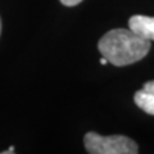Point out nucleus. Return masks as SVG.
<instances>
[{
	"mask_svg": "<svg viewBox=\"0 0 154 154\" xmlns=\"http://www.w3.org/2000/svg\"><path fill=\"white\" fill-rule=\"evenodd\" d=\"M134 102L145 113L154 116V81H148L143 89L135 93Z\"/></svg>",
	"mask_w": 154,
	"mask_h": 154,
	"instance_id": "20e7f679",
	"label": "nucleus"
},
{
	"mask_svg": "<svg viewBox=\"0 0 154 154\" xmlns=\"http://www.w3.org/2000/svg\"><path fill=\"white\" fill-rule=\"evenodd\" d=\"M84 144L90 154H136L139 146L132 139L123 135L102 136L96 132H88Z\"/></svg>",
	"mask_w": 154,
	"mask_h": 154,
	"instance_id": "f03ea898",
	"label": "nucleus"
},
{
	"mask_svg": "<svg viewBox=\"0 0 154 154\" xmlns=\"http://www.w3.org/2000/svg\"><path fill=\"white\" fill-rule=\"evenodd\" d=\"M100 63H102V64H107V63H109V62H108V59H107V58H105V57H103L102 59H100Z\"/></svg>",
	"mask_w": 154,
	"mask_h": 154,
	"instance_id": "423d86ee",
	"label": "nucleus"
},
{
	"mask_svg": "<svg viewBox=\"0 0 154 154\" xmlns=\"http://www.w3.org/2000/svg\"><path fill=\"white\" fill-rule=\"evenodd\" d=\"M130 28L141 37L154 41V17L135 14L128 19Z\"/></svg>",
	"mask_w": 154,
	"mask_h": 154,
	"instance_id": "7ed1b4c3",
	"label": "nucleus"
},
{
	"mask_svg": "<svg viewBox=\"0 0 154 154\" xmlns=\"http://www.w3.org/2000/svg\"><path fill=\"white\" fill-rule=\"evenodd\" d=\"M82 2V0H60V3L66 7H75V5H79V4Z\"/></svg>",
	"mask_w": 154,
	"mask_h": 154,
	"instance_id": "39448f33",
	"label": "nucleus"
},
{
	"mask_svg": "<svg viewBox=\"0 0 154 154\" xmlns=\"http://www.w3.org/2000/svg\"><path fill=\"white\" fill-rule=\"evenodd\" d=\"M0 33H2V19H0Z\"/></svg>",
	"mask_w": 154,
	"mask_h": 154,
	"instance_id": "0eeeda50",
	"label": "nucleus"
},
{
	"mask_svg": "<svg viewBox=\"0 0 154 154\" xmlns=\"http://www.w3.org/2000/svg\"><path fill=\"white\" fill-rule=\"evenodd\" d=\"M98 49L110 64L123 67L141 60L150 50V40L135 33L131 28H114L99 40Z\"/></svg>",
	"mask_w": 154,
	"mask_h": 154,
	"instance_id": "f257e3e1",
	"label": "nucleus"
}]
</instances>
